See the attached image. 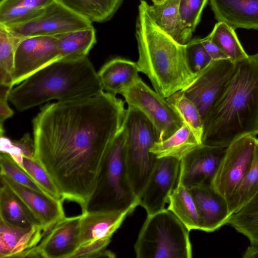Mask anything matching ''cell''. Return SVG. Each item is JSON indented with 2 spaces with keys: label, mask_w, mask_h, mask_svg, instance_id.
Wrapping results in <instances>:
<instances>
[{
  "label": "cell",
  "mask_w": 258,
  "mask_h": 258,
  "mask_svg": "<svg viewBox=\"0 0 258 258\" xmlns=\"http://www.w3.org/2000/svg\"><path fill=\"white\" fill-rule=\"evenodd\" d=\"M125 101L103 91L48 103L32 120L35 159L62 200L89 210L108 151L124 125Z\"/></svg>",
  "instance_id": "cell-1"
},
{
  "label": "cell",
  "mask_w": 258,
  "mask_h": 258,
  "mask_svg": "<svg viewBox=\"0 0 258 258\" xmlns=\"http://www.w3.org/2000/svg\"><path fill=\"white\" fill-rule=\"evenodd\" d=\"M258 134V60L249 55L235 71L203 122L202 144L226 148Z\"/></svg>",
  "instance_id": "cell-2"
},
{
  "label": "cell",
  "mask_w": 258,
  "mask_h": 258,
  "mask_svg": "<svg viewBox=\"0 0 258 258\" xmlns=\"http://www.w3.org/2000/svg\"><path fill=\"white\" fill-rule=\"evenodd\" d=\"M139 72L145 74L158 93L167 98L190 84L198 74L191 70L181 44L162 31L147 14L141 0L136 23Z\"/></svg>",
  "instance_id": "cell-3"
},
{
  "label": "cell",
  "mask_w": 258,
  "mask_h": 258,
  "mask_svg": "<svg viewBox=\"0 0 258 258\" xmlns=\"http://www.w3.org/2000/svg\"><path fill=\"white\" fill-rule=\"evenodd\" d=\"M97 72L87 56L60 59L31 76L10 92L20 112L50 101L86 98L102 92Z\"/></svg>",
  "instance_id": "cell-4"
},
{
  "label": "cell",
  "mask_w": 258,
  "mask_h": 258,
  "mask_svg": "<svg viewBox=\"0 0 258 258\" xmlns=\"http://www.w3.org/2000/svg\"><path fill=\"white\" fill-rule=\"evenodd\" d=\"M189 230L169 210L148 215L134 245L137 258H190Z\"/></svg>",
  "instance_id": "cell-5"
},
{
  "label": "cell",
  "mask_w": 258,
  "mask_h": 258,
  "mask_svg": "<svg viewBox=\"0 0 258 258\" xmlns=\"http://www.w3.org/2000/svg\"><path fill=\"white\" fill-rule=\"evenodd\" d=\"M124 126L126 167L133 190L139 199L158 159L150 152L158 138L148 119L131 106L126 108Z\"/></svg>",
  "instance_id": "cell-6"
},
{
  "label": "cell",
  "mask_w": 258,
  "mask_h": 258,
  "mask_svg": "<svg viewBox=\"0 0 258 258\" xmlns=\"http://www.w3.org/2000/svg\"><path fill=\"white\" fill-rule=\"evenodd\" d=\"M126 131L123 125L107 153L95 196L96 210L134 211L139 199L131 185L125 164Z\"/></svg>",
  "instance_id": "cell-7"
},
{
  "label": "cell",
  "mask_w": 258,
  "mask_h": 258,
  "mask_svg": "<svg viewBox=\"0 0 258 258\" xmlns=\"http://www.w3.org/2000/svg\"><path fill=\"white\" fill-rule=\"evenodd\" d=\"M120 94L128 106L141 111L151 122L158 141L167 139L184 124L166 98L153 90L141 77Z\"/></svg>",
  "instance_id": "cell-8"
},
{
  "label": "cell",
  "mask_w": 258,
  "mask_h": 258,
  "mask_svg": "<svg viewBox=\"0 0 258 258\" xmlns=\"http://www.w3.org/2000/svg\"><path fill=\"white\" fill-rule=\"evenodd\" d=\"M255 139L253 136H244L226 148L211 184L227 203L251 165Z\"/></svg>",
  "instance_id": "cell-9"
},
{
  "label": "cell",
  "mask_w": 258,
  "mask_h": 258,
  "mask_svg": "<svg viewBox=\"0 0 258 258\" xmlns=\"http://www.w3.org/2000/svg\"><path fill=\"white\" fill-rule=\"evenodd\" d=\"M92 23L54 0L38 17L7 28L21 39L34 36H56L90 27Z\"/></svg>",
  "instance_id": "cell-10"
},
{
  "label": "cell",
  "mask_w": 258,
  "mask_h": 258,
  "mask_svg": "<svg viewBox=\"0 0 258 258\" xmlns=\"http://www.w3.org/2000/svg\"><path fill=\"white\" fill-rule=\"evenodd\" d=\"M61 59L55 36H34L21 39L15 51L12 85Z\"/></svg>",
  "instance_id": "cell-11"
},
{
  "label": "cell",
  "mask_w": 258,
  "mask_h": 258,
  "mask_svg": "<svg viewBox=\"0 0 258 258\" xmlns=\"http://www.w3.org/2000/svg\"><path fill=\"white\" fill-rule=\"evenodd\" d=\"M236 63L229 59L213 61L199 72L181 91L198 108L203 121L226 84L232 77Z\"/></svg>",
  "instance_id": "cell-12"
},
{
  "label": "cell",
  "mask_w": 258,
  "mask_h": 258,
  "mask_svg": "<svg viewBox=\"0 0 258 258\" xmlns=\"http://www.w3.org/2000/svg\"><path fill=\"white\" fill-rule=\"evenodd\" d=\"M180 161L173 157L158 158L139 198V205L147 215L165 209L169 196L177 182Z\"/></svg>",
  "instance_id": "cell-13"
},
{
  "label": "cell",
  "mask_w": 258,
  "mask_h": 258,
  "mask_svg": "<svg viewBox=\"0 0 258 258\" xmlns=\"http://www.w3.org/2000/svg\"><path fill=\"white\" fill-rule=\"evenodd\" d=\"M81 215L64 217L21 257L71 258L80 246Z\"/></svg>",
  "instance_id": "cell-14"
},
{
  "label": "cell",
  "mask_w": 258,
  "mask_h": 258,
  "mask_svg": "<svg viewBox=\"0 0 258 258\" xmlns=\"http://www.w3.org/2000/svg\"><path fill=\"white\" fill-rule=\"evenodd\" d=\"M226 148L202 145L195 149L180 161L178 179L187 188L211 184Z\"/></svg>",
  "instance_id": "cell-15"
},
{
  "label": "cell",
  "mask_w": 258,
  "mask_h": 258,
  "mask_svg": "<svg viewBox=\"0 0 258 258\" xmlns=\"http://www.w3.org/2000/svg\"><path fill=\"white\" fill-rule=\"evenodd\" d=\"M1 181L12 189L33 213L41 223L43 234L65 217L61 199L20 184L4 174H1Z\"/></svg>",
  "instance_id": "cell-16"
},
{
  "label": "cell",
  "mask_w": 258,
  "mask_h": 258,
  "mask_svg": "<svg viewBox=\"0 0 258 258\" xmlns=\"http://www.w3.org/2000/svg\"><path fill=\"white\" fill-rule=\"evenodd\" d=\"M187 188L200 215L201 230L213 232L228 224L231 215L227 201L211 184L197 185Z\"/></svg>",
  "instance_id": "cell-17"
},
{
  "label": "cell",
  "mask_w": 258,
  "mask_h": 258,
  "mask_svg": "<svg viewBox=\"0 0 258 258\" xmlns=\"http://www.w3.org/2000/svg\"><path fill=\"white\" fill-rule=\"evenodd\" d=\"M133 211L95 210L81 214L80 246L103 238H111Z\"/></svg>",
  "instance_id": "cell-18"
},
{
  "label": "cell",
  "mask_w": 258,
  "mask_h": 258,
  "mask_svg": "<svg viewBox=\"0 0 258 258\" xmlns=\"http://www.w3.org/2000/svg\"><path fill=\"white\" fill-rule=\"evenodd\" d=\"M218 22H223L234 30H258V0H209Z\"/></svg>",
  "instance_id": "cell-19"
},
{
  "label": "cell",
  "mask_w": 258,
  "mask_h": 258,
  "mask_svg": "<svg viewBox=\"0 0 258 258\" xmlns=\"http://www.w3.org/2000/svg\"><path fill=\"white\" fill-rule=\"evenodd\" d=\"M180 0H166L149 5L144 0L149 16L165 33L177 42L185 45L191 39L193 32L182 22L179 11Z\"/></svg>",
  "instance_id": "cell-20"
},
{
  "label": "cell",
  "mask_w": 258,
  "mask_h": 258,
  "mask_svg": "<svg viewBox=\"0 0 258 258\" xmlns=\"http://www.w3.org/2000/svg\"><path fill=\"white\" fill-rule=\"evenodd\" d=\"M139 72L136 62L117 57L104 63L97 75L103 91L116 95L137 81Z\"/></svg>",
  "instance_id": "cell-21"
},
{
  "label": "cell",
  "mask_w": 258,
  "mask_h": 258,
  "mask_svg": "<svg viewBox=\"0 0 258 258\" xmlns=\"http://www.w3.org/2000/svg\"><path fill=\"white\" fill-rule=\"evenodd\" d=\"M43 236L41 226L23 229L0 220V257H21L38 245Z\"/></svg>",
  "instance_id": "cell-22"
},
{
  "label": "cell",
  "mask_w": 258,
  "mask_h": 258,
  "mask_svg": "<svg viewBox=\"0 0 258 258\" xmlns=\"http://www.w3.org/2000/svg\"><path fill=\"white\" fill-rule=\"evenodd\" d=\"M0 220L11 226L23 229L41 227L39 220L22 200L2 181Z\"/></svg>",
  "instance_id": "cell-23"
},
{
  "label": "cell",
  "mask_w": 258,
  "mask_h": 258,
  "mask_svg": "<svg viewBox=\"0 0 258 258\" xmlns=\"http://www.w3.org/2000/svg\"><path fill=\"white\" fill-rule=\"evenodd\" d=\"M54 0H1L0 24L7 27L33 20Z\"/></svg>",
  "instance_id": "cell-24"
},
{
  "label": "cell",
  "mask_w": 258,
  "mask_h": 258,
  "mask_svg": "<svg viewBox=\"0 0 258 258\" xmlns=\"http://www.w3.org/2000/svg\"><path fill=\"white\" fill-rule=\"evenodd\" d=\"M185 124L167 139L156 142L151 149L157 158H175L180 161L195 149L202 145Z\"/></svg>",
  "instance_id": "cell-25"
},
{
  "label": "cell",
  "mask_w": 258,
  "mask_h": 258,
  "mask_svg": "<svg viewBox=\"0 0 258 258\" xmlns=\"http://www.w3.org/2000/svg\"><path fill=\"white\" fill-rule=\"evenodd\" d=\"M61 59H76L87 56L97 42L92 26L55 36Z\"/></svg>",
  "instance_id": "cell-26"
},
{
  "label": "cell",
  "mask_w": 258,
  "mask_h": 258,
  "mask_svg": "<svg viewBox=\"0 0 258 258\" xmlns=\"http://www.w3.org/2000/svg\"><path fill=\"white\" fill-rule=\"evenodd\" d=\"M167 208L190 231L201 229L200 215L188 188L178 179L176 187L169 196Z\"/></svg>",
  "instance_id": "cell-27"
},
{
  "label": "cell",
  "mask_w": 258,
  "mask_h": 258,
  "mask_svg": "<svg viewBox=\"0 0 258 258\" xmlns=\"http://www.w3.org/2000/svg\"><path fill=\"white\" fill-rule=\"evenodd\" d=\"M91 23L109 20L123 0H55Z\"/></svg>",
  "instance_id": "cell-28"
},
{
  "label": "cell",
  "mask_w": 258,
  "mask_h": 258,
  "mask_svg": "<svg viewBox=\"0 0 258 258\" xmlns=\"http://www.w3.org/2000/svg\"><path fill=\"white\" fill-rule=\"evenodd\" d=\"M207 37L234 63L248 57L241 45L235 30L223 22H218Z\"/></svg>",
  "instance_id": "cell-29"
},
{
  "label": "cell",
  "mask_w": 258,
  "mask_h": 258,
  "mask_svg": "<svg viewBox=\"0 0 258 258\" xmlns=\"http://www.w3.org/2000/svg\"><path fill=\"white\" fill-rule=\"evenodd\" d=\"M228 224L246 236L250 244L258 245V192L230 216Z\"/></svg>",
  "instance_id": "cell-30"
},
{
  "label": "cell",
  "mask_w": 258,
  "mask_h": 258,
  "mask_svg": "<svg viewBox=\"0 0 258 258\" xmlns=\"http://www.w3.org/2000/svg\"><path fill=\"white\" fill-rule=\"evenodd\" d=\"M258 192V139L251 165L241 183L227 202L231 215L249 202Z\"/></svg>",
  "instance_id": "cell-31"
},
{
  "label": "cell",
  "mask_w": 258,
  "mask_h": 258,
  "mask_svg": "<svg viewBox=\"0 0 258 258\" xmlns=\"http://www.w3.org/2000/svg\"><path fill=\"white\" fill-rule=\"evenodd\" d=\"M166 99L183 123L188 127L198 141L202 144L203 121L196 105L185 96L181 90L174 93Z\"/></svg>",
  "instance_id": "cell-32"
},
{
  "label": "cell",
  "mask_w": 258,
  "mask_h": 258,
  "mask_svg": "<svg viewBox=\"0 0 258 258\" xmlns=\"http://www.w3.org/2000/svg\"><path fill=\"white\" fill-rule=\"evenodd\" d=\"M21 39L15 37L6 26L0 24V85L13 88L12 74L15 51Z\"/></svg>",
  "instance_id": "cell-33"
},
{
  "label": "cell",
  "mask_w": 258,
  "mask_h": 258,
  "mask_svg": "<svg viewBox=\"0 0 258 258\" xmlns=\"http://www.w3.org/2000/svg\"><path fill=\"white\" fill-rule=\"evenodd\" d=\"M47 194L61 199L60 194L47 172L34 158L23 157L21 167Z\"/></svg>",
  "instance_id": "cell-34"
},
{
  "label": "cell",
  "mask_w": 258,
  "mask_h": 258,
  "mask_svg": "<svg viewBox=\"0 0 258 258\" xmlns=\"http://www.w3.org/2000/svg\"><path fill=\"white\" fill-rule=\"evenodd\" d=\"M1 174L38 191L47 194L7 153L0 154Z\"/></svg>",
  "instance_id": "cell-35"
},
{
  "label": "cell",
  "mask_w": 258,
  "mask_h": 258,
  "mask_svg": "<svg viewBox=\"0 0 258 258\" xmlns=\"http://www.w3.org/2000/svg\"><path fill=\"white\" fill-rule=\"evenodd\" d=\"M188 64L192 72L198 74L213 61L201 42V38L191 39L185 44Z\"/></svg>",
  "instance_id": "cell-36"
},
{
  "label": "cell",
  "mask_w": 258,
  "mask_h": 258,
  "mask_svg": "<svg viewBox=\"0 0 258 258\" xmlns=\"http://www.w3.org/2000/svg\"><path fill=\"white\" fill-rule=\"evenodd\" d=\"M209 0H180L179 11L184 25L193 33L200 22L202 14Z\"/></svg>",
  "instance_id": "cell-37"
},
{
  "label": "cell",
  "mask_w": 258,
  "mask_h": 258,
  "mask_svg": "<svg viewBox=\"0 0 258 258\" xmlns=\"http://www.w3.org/2000/svg\"><path fill=\"white\" fill-rule=\"evenodd\" d=\"M110 241V238L99 239L80 246L71 258L114 257V254L106 249Z\"/></svg>",
  "instance_id": "cell-38"
},
{
  "label": "cell",
  "mask_w": 258,
  "mask_h": 258,
  "mask_svg": "<svg viewBox=\"0 0 258 258\" xmlns=\"http://www.w3.org/2000/svg\"><path fill=\"white\" fill-rule=\"evenodd\" d=\"M12 147L8 152L12 158L25 157L34 158L35 146L29 134H25L19 140H12Z\"/></svg>",
  "instance_id": "cell-39"
},
{
  "label": "cell",
  "mask_w": 258,
  "mask_h": 258,
  "mask_svg": "<svg viewBox=\"0 0 258 258\" xmlns=\"http://www.w3.org/2000/svg\"><path fill=\"white\" fill-rule=\"evenodd\" d=\"M12 87L1 85L0 93V133L1 136L4 134L3 127L4 122L8 118L12 117L13 111L9 107L8 100L9 93Z\"/></svg>",
  "instance_id": "cell-40"
},
{
  "label": "cell",
  "mask_w": 258,
  "mask_h": 258,
  "mask_svg": "<svg viewBox=\"0 0 258 258\" xmlns=\"http://www.w3.org/2000/svg\"><path fill=\"white\" fill-rule=\"evenodd\" d=\"M201 42L213 60L228 59L219 47L207 36L201 38Z\"/></svg>",
  "instance_id": "cell-41"
},
{
  "label": "cell",
  "mask_w": 258,
  "mask_h": 258,
  "mask_svg": "<svg viewBox=\"0 0 258 258\" xmlns=\"http://www.w3.org/2000/svg\"><path fill=\"white\" fill-rule=\"evenodd\" d=\"M12 147V140L5 137L1 136L0 151L1 153H8Z\"/></svg>",
  "instance_id": "cell-42"
},
{
  "label": "cell",
  "mask_w": 258,
  "mask_h": 258,
  "mask_svg": "<svg viewBox=\"0 0 258 258\" xmlns=\"http://www.w3.org/2000/svg\"><path fill=\"white\" fill-rule=\"evenodd\" d=\"M243 258L258 257V245L250 244L242 256Z\"/></svg>",
  "instance_id": "cell-43"
},
{
  "label": "cell",
  "mask_w": 258,
  "mask_h": 258,
  "mask_svg": "<svg viewBox=\"0 0 258 258\" xmlns=\"http://www.w3.org/2000/svg\"><path fill=\"white\" fill-rule=\"evenodd\" d=\"M153 4H159L162 3L166 0H152Z\"/></svg>",
  "instance_id": "cell-44"
},
{
  "label": "cell",
  "mask_w": 258,
  "mask_h": 258,
  "mask_svg": "<svg viewBox=\"0 0 258 258\" xmlns=\"http://www.w3.org/2000/svg\"><path fill=\"white\" fill-rule=\"evenodd\" d=\"M255 56L256 57L257 59L258 60V53L255 54Z\"/></svg>",
  "instance_id": "cell-45"
}]
</instances>
